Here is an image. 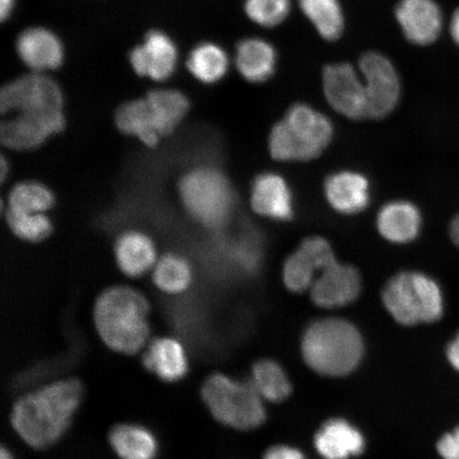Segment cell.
I'll list each match as a JSON object with an SVG mask.
<instances>
[{
    "label": "cell",
    "instance_id": "1",
    "mask_svg": "<svg viewBox=\"0 0 459 459\" xmlns=\"http://www.w3.org/2000/svg\"><path fill=\"white\" fill-rule=\"evenodd\" d=\"M82 394V384L74 378L49 384L16 402L11 422L27 445L44 449L65 433Z\"/></svg>",
    "mask_w": 459,
    "mask_h": 459
},
{
    "label": "cell",
    "instance_id": "2",
    "mask_svg": "<svg viewBox=\"0 0 459 459\" xmlns=\"http://www.w3.org/2000/svg\"><path fill=\"white\" fill-rule=\"evenodd\" d=\"M148 314V301L140 291L126 286L112 287L96 301V329L114 351L134 354L145 346L151 334Z\"/></svg>",
    "mask_w": 459,
    "mask_h": 459
},
{
    "label": "cell",
    "instance_id": "3",
    "mask_svg": "<svg viewBox=\"0 0 459 459\" xmlns=\"http://www.w3.org/2000/svg\"><path fill=\"white\" fill-rule=\"evenodd\" d=\"M304 360L315 372L325 377L351 373L363 359L360 333L347 320L325 318L315 321L302 338Z\"/></svg>",
    "mask_w": 459,
    "mask_h": 459
},
{
    "label": "cell",
    "instance_id": "4",
    "mask_svg": "<svg viewBox=\"0 0 459 459\" xmlns=\"http://www.w3.org/2000/svg\"><path fill=\"white\" fill-rule=\"evenodd\" d=\"M333 125L325 114L306 103H296L269 134L268 147L278 160H309L320 156L333 137Z\"/></svg>",
    "mask_w": 459,
    "mask_h": 459
},
{
    "label": "cell",
    "instance_id": "5",
    "mask_svg": "<svg viewBox=\"0 0 459 459\" xmlns=\"http://www.w3.org/2000/svg\"><path fill=\"white\" fill-rule=\"evenodd\" d=\"M382 298L389 314L404 325L435 323L444 313L439 285L420 273L395 274L384 287Z\"/></svg>",
    "mask_w": 459,
    "mask_h": 459
},
{
    "label": "cell",
    "instance_id": "6",
    "mask_svg": "<svg viewBox=\"0 0 459 459\" xmlns=\"http://www.w3.org/2000/svg\"><path fill=\"white\" fill-rule=\"evenodd\" d=\"M201 395L211 414L225 426L248 430L265 421L264 400L250 381L215 373L204 381Z\"/></svg>",
    "mask_w": 459,
    "mask_h": 459
},
{
    "label": "cell",
    "instance_id": "7",
    "mask_svg": "<svg viewBox=\"0 0 459 459\" xmlns=\"http://www.w3.org/2000/svg\"><path fill=\"white\" fill-rule=\"evenodd\" d=\"M179 194L187 213L201 225L215 229L230 220L235 198L231 186L220 170H189L179 183Z\"/></svg>",
    "mask_w": 459,
    "mask_h": 459
},
{
    "label": "cell",
    "instance_id": "8",
    "mask_svg": "<svg viewBox=\"0 0 459 459\" xmlns=\"http://www.w3.org/2000/svg\"><path fill=\"white\" fill-rule=\"evenodd\" d=\"M63 102L60 85L41 73L31 72L17 78L0 91V111L4 117L15 113H60Z\"/></svg>",
    "mask_w": 459,
    "mask_h": 459
},
{
    "label": "cell",
    "instance_id": "9",
    "mask_svg": "<svg viewBox=\"0 0 459 459\" xmlns=\"http://www.w3.org/2000/svg\"><path fill=\"white\" fill-rule=\"evenodd\" d=\"M367 95V118L382 119L398 106L401 80L394 63L377 51H368L359 59Z\"/></svg>",
    "mask_w": 459,
    "mask_h": 459
},
{
    "label": "cell",
    "instance_id": "10",
    "mask_svg": "<svg viewBox=\"0 0 459 459\" xmlns=\"http://www.w3.org/2000/svg\"><path fill=\"white\" fill-rule=\"evenodd\" d=\"M326 100L334 110L350 119L367 118V95L363 77L347 62L326 65L323 73Z\"/></svg>",
    "mask_w": 459,
    "mask_h": 459
},
{
    "label": "cell",
    "instance_id": "11",
    "mask_svg": "<svg viewBox=\"0 0 459 459\" xmlns=\"http://www.w3.org/2000/svg\"><path fill=\"white\" fill-rule=\"evenodd\" d=\"M65 113H15L3 120L2 143L14 151H30L65 128Z\"/></svg>",
    "mask_w": 459,
    "mask_h": 459
},
{
    "label": "cell",
    "instance_id": "12",
    "mask_svg": "<svg viewBox=\"0 0 459 459\" xmlns=\"http://www.w3.org/2000/svg\"><path fill=\"white\" fill-rule=\"evenodd\" d=\"M335 261L328 240L317 237L304 239L284 264L283 281L287 290L292 292L311 290L316 274Z\"/></svg>",
    "mask_w": 459,
    "mask_h": 459
},
{
    "label": "cell",
    "instance_id": "13",
    "mask_svg": "<svg viewBox=\"0 0 459 459\" xmlns=\"http://www.w3.org/2000/svg\"><path fill=\"white\" fill-rule=\"evenodd\" d=\"M360 290L361 280L357 269L335 261L316 278L311 298L320 307H342L357 300Z\"/></svg>",
    "mask_w": 459,
    "mask_h": 459
},
{
    "label": "cell",
    "instance_id": "14",
    "mask_svg": "<svg viewBox=\"0 0 459 459\" xmlns=\"http://www.w3.org/2000/svg\"><path fill=\"white\" fill-rule=\"evenodd\" d=\"M394 15L407 41L415 45L434 43L443 29V14L434 0H400Z\"/></svg>",
    "mask_w": 459,
    "mask_h": 459
},
{
    "label": "cell",
    "instance_id": "15",
    "mask_svg": "<svg viewBox=\"0 0 459 459\" xmlns=\"http://www.w3.org/2000/svg\"><path fill=\"white\" fill-rule=\"evenodd\" d=\"M178 50L174 42L165 33L152 30L146 34L143 43L131 51L130 63L141 77L154 82H164L174 74Z\"/></svg>",
    "mask_w": 459,
    "mask_h": 459
},
{
    "label": "cell",
    "instance_id": "16",
    "mask_svg": "<svg viewBox=\"0 0 459 459\" xmlns=\"http://www.w3.org/2000/svg\"><path fill=\"white\" fill-rule=\"evenodd\" d=\"M17 54L32 73L56 70L65 59V49L55 33L42 27L29 28L16 42Z\"/></svg>",
    "mask_w": 459,
    "mask_h": 459
},
{
    "label": "cell",
    "instance_id": "17",
    "mask_svg": "<svg viewBox=\"0 0 459 459\" xmlns=\"http://www.w3.org/2000/svg\"><path fill=\"white\" fill-rule=\"evenodd\" d=\"M255 213L274 221H290L294 214L290 188L282 177L272 172L258 176L251 187Z\"/></svg>",
    "mask_w": 459,
    "mask_h": 459
},
{
    "label": "cell",
    "instance_id": "18",
    "mask_svg": "<svg viewBox=\"0 0 459 459\" xmlns=\"http://www.w3.org/2000/svg\"><path fill=\"white\" fill-rule=\"evenodd\" d=\"M325 194L333 209L342 214H357L369 204V182L359 172H336L326 179Z\"/></svg>",
    "mask_w": 459,
    "mask_h": 459
},
{
    "label": "cell",
    "instance_id": "19",
    "mask_svg": "<svg viewBox=\"0 0 459 459\" xmlns=\"http://www.w3.org/2000/svg\"><path fill=\"white\" fill-rule=\"evenodd\" d=\"M278 55L273 45L258 38L245 39L238 44L235 65L247 82L262 83L273 76Z\"/></svg>",
    "mask_w": 459,
    "mask_h": 459
},
{
    "label": "cell",
    "instance_id": "20",
    "mask_svg": "<svg viewBox=\"0 0 459 459\" xmlns=\"http://www.w3.org/2000/svg\"><path fill=\"white\" fill-rule=\"evenodd\" d=\"M421 215L409 201H393L383 206L377 215V229L382 237L395 244L414 240L421 229Z\"/></svg>",
    "mask_w": 459,
    "mask_h": 459
},
{
    "label": "cell",
    "instance_id": "21",
    "mask_svg": "<svg viewBox=\"0 0 459 459\" xmlns=\"http://www.w3.org/2000/svg\"><path fill=\"white\" fill-rule=\"evenodd\" d=\"M143 364L166 382L181 380L188 369L185 348L179 342L169 337L153 340L143 354Z\"/></svg>",
    "mask_w": 459,
    "mask_h": 459
},
{
    "label": "cell",
    "instance_id": "22",
    "mask_svg": "<svg viewBox=\"0 0 459 459\" xmlns=\"http://www.w3.org/2000/svg\"><path fill=\"white\" fill-rule=\"evenodd\" d=\"M365 441L357 429L342 419L326 422L315 437V446L325 459H347L363 452Z\"/></svg>",
    "mask_w": 459,
    "mask_h": 459
},
{
    "label": "cell",
    "instance_id": "23",
    "mask_svg": "<svg viewBox=\"0 0 459 459\" xmlns=\"http://www.w3.org/2000/svg\"><path fill=\"white\" fill-rule=\"evenodd\" d=\"M115 256L120 271L129 277L137 278L156 264L157 250L146 234L128 231L120 235L115 244Z\"/></svg>",
    "mask_w": 459,
    "mask_h": 459
},
{
    "label": "cell",
    "instance_id": "24",
    "mask_svg": "<svg viewBox=\"0 0 459 459\" xmlns=\"http://www.w3.org/2000/svg\"><path fill=\"white\" fill-rule=\"evenodd\" d=\"M160 137L169 136L186 117L187 97L176 90H154L145 97Z\"/></svg>",
    "mask_w": 459,
    "mask_h": 459
},
{
    "label": "cell",
    "instance_id": "25",
    "mask_svg": "<svg viewBox=\"0 0 459 459\" xmlns=\"http://www.w3.org/2000/svg\"><path fill=\"white\" fill-rule=\"evenodd\" d=\"M115 123L123 134L135 136L148 147H156L160 139L145 99L132 100L120 106Z\"/></svg>",
    "mask_w": 459,
    "mask_h": 459
},
{
    "label": "cell",
    "instance_id": "26",
    "mask_svg": "<svg viewBox=\"0 0 459 459\" xmlns=\"http://www.w3.org/2000/svg\"><path fill=\"white\" fill-rule=\"evenodd\" d=\"M110 443L120 459H154L158 452L154 436L135 424H119L113 428Z\"/></svg>",
    "mask_w": 459,
    "mask_h": 459
},
{
    "label": "cell",
    "instance_id": "27",
    "mask_svg": "<svg viewBox=\"0 0 459 459\" xmlns=\"http://www.w3.org/2000/svg\"><path fill=\"white\" fill-rule=\"evenodd\" d=\"M299 5L321 38L329 42L341 39L344 15L340 0H299Z\"/></svg>",
    "mask_w": 459,
    "mask_h": 459
},
{
    "label": "cell",
    "instance_id": "28",
    "mask_svg": "<svg viewBox=\"0 0 459 459\" xmlns=\"http://www.w3.org/2000/svg\"><path fill=\"white\" fill-rule=\"evenodd\" d=\"M189 73L203 83L220 82L229 70V56L220 45L203 43L189 54L187 63Z\"/></svg>",
    "mask_w": 459,
    "mask_h": 459
},
{
    "label": "cell",
    "instance_id": "29",
    "mask_svg": "<svg viewBox=\"0 0 459 459\" xmlns=\"http://www.w3.org/2000/svg\"><path fill=\"white\" fill-rule=\"evenodd\" d=\"M252 385L264 401L282 402L291 393V385L286 372L271 359L257 361L252 367Z\"/></svg>",
    "mask_w": 459,
    "mask_h": 459
},
{
    "label": "cell",
    "instance_id": "30",
    "mask_svg": "<svg viewBox=\"0 0 459 459\" xmlns=\"http://www.w3.org/2000/svg\"><path fill=\"white\" fill-rule=\"evenodd\" d=\"M54 204L55 196L48 187L42 183L26 181L11 189L8 210L16 213L44 214Z\"/></svg>",
    "mask_w": 459,
    "mask_h": 459
},
{
    "label": "cell",
    "instance_id": "31",
    "mask_svg": "<svg viewBox=\"0 0 459 459\" xmlns=\"http://www.w3.org/2000/svg\"><path fill=\"white\" fill-rule=\"evenodd\" d=\"M153 281L160 290L169 294H179L191 285V266L180 255H166L154 267Z\"/></svg>",
    "mask_w": 459,
    "mask_h": 459
},
{
    "label": "cell",
    "instance_id": "32",
    "mask_svg": "<svg viewBox=\"0 0 459 459\" xmlns=\"http://www.w3.org/2000/svg\"><path fill=\"white\" fill-rule=\"evenodd\" d=\"M245 13L249 19L264 28L277 27L289 17L290 0H246Z\"/></svg>",
    "mask_w": 459,
    "mask_h": 459
},
{
    "label": "cell",
    "instance_id": "33",
    "mask_svg": "<svg viewBox=\"0 0 459 459\" xmlns=\"http://www.w3.org/2000/svg\"><path fill=\"white\" fill-rule=\"evenodd\" d=\"M7 222L17 238L28 242H42L53 232V223L45 214H25L7 211Z\"/></svg>",
    "mask_w": 459,
    "mask_h": 459
},
{
    "label": "cell",
    "instance_id": "34",
    "mask_svg": "<svg viewBox=\"0 0 459 459\" xmlns=\"http://www.w3.org/2000/svg\"><path fill=\"white\" fill-rule=\"evenodd\" d=\"M437 450L444 459H459V427L440 438Z\"/></svg>",
    "mask_w": 459,
    "mask_h": 459
},
{
    "label": "cell",
    "instance_id": "35",
    "mask_svg": "<svg viewBox=\"0 0 459 459\" xmlns=\"http://www.w3.org/2000/svg\"><path fill=\"white\" fill-rule=\"evenodd\" d=\"M264 459H306L299 450L287 446H277L266 452Z\"/></svg>",
    "mask_w": 459,
    "mask_h": 459
},
{
    "label": "cell",
    "instance_id": "36",
    "mask_svg": "<svg viewBox=\"0 0 459 459\" xmlns=\"http://www.w3.org/2000/svg\"><path fill=\"white\" fill-rule=\"evenodd\" d=\"M446 358L453 368L459 372V332L446 349Z\"/></svg>",
    "mask_w": 459,
    "mask_h": 459
},
{
    "label": "cell",
    "instance_id": "37",
    "mask_svg": "<svg viewBox=\"0 0 459 459\" xmlns=\"http://www.w3.org/2000/svg\"><path fill=\"white\" fill-rule=\"evenodd\" d=\"M14 7V0H0V17L7 20Z\"/></svg>",
    "mask_w": 459,
    "mask_h": 459
},
{
    "label": "cell",
    "instance_id": "38",
    "mask_svg": "<svg viewBox=\"0 0 459 459\" xmlns=\"http://www.w3.org/2000/svg\"><path fill=\"white\" fill-rule=\"evenodd\" d=\"M450 30L453 39L459 45V8L455 11V15H453Z\"/></svg>",
    "mask_w": 459,
    "mask_h": 459
},
{
    "label": "cell",
    "instance_id": "39",
    "mask_svg": "<svg viewBox=\"0 0 459 459\" xmlns=\"http://www.w3.org/2000/svg\"><path fill=\"white\" fill-rule=\"evenodd\" d=\"M450 235L453 243H455L459 248V215H457L451 223Z\"/></svg>",
    "mask_w": 459,
    "mask_h": 459
},
{
    "label": "cell",
    "instance_id": "40",
    "mask_svg": "<svg viewBox=\"0 0 459 459\" xmlns=\"http://www.w3.org/2000/svg\"><path fill=\"white\" fill-rule=\"evenodd\" d=\"M8 172V165L7 160H5L4 158L2 159V180L4 181L5 179V175H7Z\"/></svg>",
    "mask_w": 459,
    "mask_h": 459
},
{
    "label": "cell",
    "instance_id": "41",
    "mask_svg": "<svg viewBox=\"0 0 459 459\" xmlns=\"http://www.w3.org/2000/svg\"><path fill=\"white\" fill-rule=\"evenodd\" d=\"M0 459H14L11 453L3 447L2 451H0Z\"/></svg>",
    "mask_w": 459,
    "mask_h": 459
}]
</instances>
